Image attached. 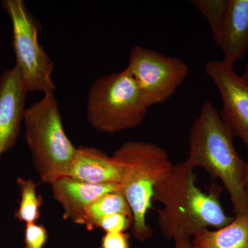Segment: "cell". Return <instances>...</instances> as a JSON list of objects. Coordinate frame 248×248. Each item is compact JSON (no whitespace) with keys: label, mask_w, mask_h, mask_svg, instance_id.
I'll list each match as a JSON object with an SVG mask.
<instances>
[{"label":"cell","mask_w":248,"mask_h":248,"mask_svg":"<svg viewBox=\"0 0 248 248\" xmlns=\"http://www.w3.org/2000/svg\"><path fill=\"white\" fill-rule=\"evenodd\" d=\"M173 239L174 240V248H194L191 237L187 235L178 233Z\"/></svg>","instance_id":"20"},{"label":"cell","mask_w":248,"mask_h":248,"mask_svg":"<svg viewBox=\"0 0 248 248\" xmlns=\"http://www.w3.org/2000/svg\"><path fill=\"white\" fill-rule=\"evenodd\" d=\"M112 156L120 166V190L133 214L132 233L138 241H146L153 235L146 217L155 190L174 165L164 148L146 141L124 142Z\"/></svg>","instance_id":"3"},{"label":"cell","mask_w":248,"mask_h":248,"mask_svg":"<svg viewBox=\"0 0 248 248\" xmlns=\"http://www.w3.org/2000/svg\"><path fill=\"white\" fill-rule=\"evenodd\" d=\"M50 186L53 198L63 208L64 219L81 226H86L88 210L96 200L108 192L120 190L119 184H89L69 177L60 178Z\"/></svg>","instance_id":"10"},{"label":"cell","mask_w":248,"mask_h":248,"mask_svg":"<svg viewBox=\"0 0 248 248\" xmlns=\"http://www.w3.org/2000/svg\"><path fill=\"white\" fill-rule=\"evenodd\" d=\"M148 107L125 68L94 80L88 93L86 116L98 132L116 133L141 125Z\"/></svg>","instance_id":"5"},{"label":"cell","mask_w":248,"mask_h":248,"mask_svg":"<svg viewBox=\"0 0 248 248\" xmlns=\"http://www.w3.org/2000/svg\"><path fill=\"white\" fill-rule=\"evenodd\" d=\"M100 248H130L128 233H105L102 238Z\"/></svg>","instance_id":"19"},{"label":"cell","mask_w":248,"mask_h":248,"mask_svg":"<svg viewBox=\"0 0 248 248\" xmlns=\"http://www.w3.org/2000/svg\"><path fill=\"white\" fill-rule=\"evenodd\" d=\"M67 177L89 184L120 185L121 170L112 156L97 148L81 146L77 148Z\"/></svg>","instance_id":"12"},{"label":"cell","mask_w":248,"mask_h":248,"mask_svg":"<svg viewBox=\"0 0 248 248\" xmlns=\"http://www.w3.org/2000/svg\"><path fill=\"white\" fill-rule=\"evenodd\" d=\"M195 169L187 159L174 165L155 190L153 202L163 205L157 211L158 224L166 239L178 233L192 238L203 230L223 228L234 218L223 210L219 188L214 186L205 193L197 186Z\"/></svg>","instance_id":"1"},{"label":"cell","mask_w":248,"mask_h":248,"mask_svg":"<svg viewBox=\"0 0 248 248\" xmlns=\"http://www.w3.org/2000/svg\"><path fill=\"white\" fill-rule=\"evenodd\" d=\"M214 42L223 53V61L234 66L248 53V0H228L221 26Z\"/></svg>","instance_id":"11"},{"label":"cell","mask_w":248,"mask_h":248,"mask_svg":"<svg viewBox=\"0 0 248 248\" xmlns=\"http://www.w3.org/2000/svg\"><path fill=\"white\" fill-rule=\"evenodd\" d=\"M205 71L221 96L222 120L233 138H239L244 143L248 155V81L235 72L234 66L223 60L207 62Z\"/></svg>","instance_id":"8"},{"label":"cell","mask_w":248,"mask_h":248,"mask_svg":"<svg viewBox=\"0 0 248 248\" xmlns=\"http://www.w3.org/2000/svg\"><path fill=\"white\" fill-rule=\"evenodd\" d=\"M191 242L194 248H248V214L235 216L223 228L198 232Z\"/></svg>","instance_id":"13"},{"label":"cell","mask_w":248,"mask_h":248,"mask_svg":"<svg viewBox=\"0 0 248 248\" xmlns=\"http://www.w3.org/2000/svg\"><path fill=\"white\" fill-rule=\"evenodd\" d=\"M191 4L208 21L213 34L216 32L226 16L228 0H193Z\"/></svg>","instance_id":"16"},{"label":"cell","mask_w":248,"mask_h":248,"mask_svg":"<svg viewBox=\"0 0 248 248\" xmlns=\"http://www.w3.org/2000/svg\"><path fill=\"white\" fill-rule=\"evenodd\" d=\"M28 92L16 67L0 78V159L14 148L24 123Z\"/></svg>","instance_id":"9"},{"label":"cell","mask_w":248,"mask_h":248,"mask_svg":"<svg viewBox=\"0 0 248 248\" xmlns=\"http://www.w3.org/2000/svg\"><path fill=\"white\" fill-rule=\"evenodd\" d=\"M24 137L40 181L51 184L67 177L77 148L63 128L54 92L44 94L26 110Z\"/></svg>","instance_id":"4"},{"label":"cell","mask_w":248,"mask_h":248,"mask_svg":"<svg viewBox=\"0 0 248 248\" xmlns=\"http://www.w3.org/2000/svg\"><path fill=\"white\" fill-rule=\"evenodd\" d=\"M244 78V79L248 82V63L246 65V68H245V71L244 74L241 76Z\"/></svg>","instance_id":"22"},{"label":"cell","mask_w":248,"mask_h":248,"mask_svg":"<svg viewBox=\"0 0 248 248\" xmlns=\"http://www.w3.org/2000/svg\"><path fill=\"white\" fill-rule=\"evenodd\" d=\"M245 187L248 195V161L246 162V170H245Z\"/></svg>","instance_id":"21"},{"label":"cell","mask_w":248,"mask_h":248,"mask_svg":"<svg viewBox=\"0 0 248 248\" xmlns=\"http://www.w3.org/2000/svg\"><path fill=\"white\" fill-rule=\"evenodd\" d=\"M122 213L132 215L127 201L120 190L104 194L90 206L86 215V227L91 231L94 223L102 217L112 214Z\"/></svg>","instance_id":"15"},{"label":"cell","mask_w":248,"mask_h":248,"mask_svg":"<svg viewBox=\"0 0 248 248\" xmlns=\"http://www.w3.org/2000/svg\"><path fill=\"white\" fill-rule=\"evenodd\" d=\"M127 68L148 108L166 102L189 73L188 65L181 59L140 45L130 49Z\"/></svg>","instance_id":"7"},{"label":"cell","mask_w":248,"mask_h":248,"mask_svg":"<svg viewBox=\"0 0 248 248\" xmlns=\"http://www.w3.org/2000/svg\"><path fill=\"white\" fill-rule=\"evenodd\" d=\"M133 217L126 214L117 213L107 215L94 223V228H100L105 233L125 232L131 228Z\"/></svg>","instance_id":"17"},{"label":"cell","mask_w":248,"mask_h":248,"mask_svg":"<svg viewBox=\"0 0 248 248\" xmlns=\"http://www.w3.org/2000/svg\"><path fill=\"white\" fill-rule=\"evenodd\" d=\"M1 5L12 24L15 67L27 92H54V63L39 42L40 23L23 0H3Z\"/></svg>","instance_id":"6"},{"label":"cell","mask_w":248,"mask_h":248,"mask_svg":"<svg viewBox=\"0 0 248 248\" xmlns=\"http://www.w3.org/2000/svg\"><path fill=\"white\" fill-rule=\"evenodd\" d=\"M187 161L219 179L229 193L235 216L248 214L245 187L246 162L235 148L233 136L211 102L204 103L189 133Z\"/></svg>","instance_id":"2"},{"label":"cell","mask_w":248,"mask_h":248,"mask_svg":"<svg viewBox=\"0 0 248 248\" xmlns=\"http://www.w3.org/2000/svg\"><path fill=\"white\" fill-rule=\"evenodd\" d=\"M20 201L15 211V218L23 223H36L40 217V208L43 203L42 196L37 193V184L31 179L17 178Z\"/></svg>","instance_id":"14"},{"label":"cell","mask_w":248,"mask_h":248,"mask_svg":"<svg viewBox=\"0 0 248 248\" xmlns=\"http://www.w3.org/2000/svg\"><path fill=\"white\" fill-rule=\"evenodd\" d=\"M48 235L43 225L36 223H27L24 228L25 248H45Z\"/></svg>","instance_id":"18"}]
</instances>
